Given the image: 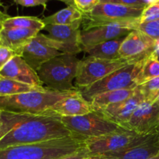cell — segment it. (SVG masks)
I'll return each instance as SVG.
<instances>
[{
	"mask_svg": "<svg viewBox=\"0 0 159 159\" xmlns=\"http://www.w3.org/2000/svg\"><path fill=\"white\" fill-rule=\"evenodd\" d=\"M48 0H14L16 4L25 7H32V6H43L45 7Z\"/></svg>",
	"mask_w": 159,
	"mask_h": 159,
	"instance_id": "d6a6232c",
	"label": "cell"
},
{
	"mask_svg": "<svg viewBox=\"0 0 159 159\" xmlns=\"http://www.w3.org/2000/svg\"><path fill=\"white\" fill-rule=\"evenodd\" d=\"M155 102H156L157 103H158V105H159V96H158V97L156 99V100H155Z\"/></svg>",
	"mask_w": 159,
	"mask_h": 159,
	"instance_id": "ab89813d",
	"label": "cell"
},
{
	"mask_svg": "<svg viewBox=\"0 0 159 159\" xmlns=\"http://www.w3.org/2000/svg\"><path fill=\"white\" fill-rule=\"evenodd\" d=\"M138 30L154 40H159V19L148 23H140Z\"/></svg>",
	"mask_w": 159,
	"mask_h": 159,
	"instance_id": "4316f807",
	"label": "cell"
},
{
	"mask_svg": "<svg viewBox=\"0 0 159 159\" xmlns=\"http://www.w3.org/2000/svg\"><path fill=\"white\" fill-rule=\"evenodd\" d=\"M123 127L139 134H158L159 105L155 101L144 100Z\"/></svg>",
	"mask_w": 159,
	"mask_h": 159,
	"instance_id": "7c38bea8",
	"label": "cell"
},
{
	"mask_svg": "<svg viewBox=\"0 0 159 159\" xmlns=\"http://www.w3.org/2000/svg\"><path fill=\"white\" fill-rule=\"evenodd\" d=\"M40 31L27 28H3L0 31L2 45L16 51L20 56L21 50L31 41Z\"/></svg>",
	"mask_w": 159,
	"mask_h": 159,
	"instance_id": "ac0fdd59",
	"label": "cell"
},
{
	"mask_svg": "<svg viewBox=\"0 0 159 159\" xmlns=\"http://www.w3.org/2000/svg\"><path fill=\"white\" fill-rule=\"evenodd\" d=\"M78 89L59 92L47 88L11 96H0V112L16 113H37L49 110L63 99L76 94Z\"/></svg>",
	"mask_w": 159,
	"mask_h": 159,
	"instance_id": "3957f363",
	"label": "cell"
},
{
	"mask_svg": "<svg viewBox=\"0 0 159 159\" xmlns=\"http://www.w3.org/2000/svg\"><path fill=\"white\" fill-rule=\"evenodd\" d=\"M91 156L92 155L89 153L88 148L85 146V147L82 148L80 150L74 152V153L54 159H89Z\"/></svg>",
	"mask_w": 159,
	"mask_h": 159,
	"instance_id": "1f68e13d",
	"label": "cell"
},
{
	"mask_svg": "<svg viewBox=\"0 0 159 159\" xmlns=\"http://www.w3.org/2000/svg\"><path fill=\"white\" fill-rule=\"evenodd\" d=\"M159 19V1L149 5L143 11L141 16V23L154 21Z\"/></svg>",
	"mask_w": 159,
	"mask_h": 159,
	"instance_id": "83f0119b",
	"label": "cell"
},
{
	"mask_svg": "<svg viewBox=\"0 0 159 159\" xmlns=\"http://www.w3.org/2000/svg\"><path fill=\"white\" fill-rule=\"evenodd\" d=\"M75 6L83 14L91 12L97 4L99 0H74Z\"/></svg>",
	"mask_w": 159,
	"mask_h": 159,
	"instance_id": "f1b7e54d",
	"label": "cell"
},
{
	"mask_svg": "<svg viewBox=\"0 0 159 159\" xmlns=\"http://www.w3.org/2000/svg\"><path fill=\"white\" fill-rule=\"evenodd\" d=\"M135 89L136 88L134 89L115 90L97 95L89 102L92 110L99 111L109 106L125 100L134 94Z\"/></svg>",
	"mask_w": 159,
	"mask_h": 159,
	"instance_id": "44dd1931",
	"label": "cell"
},
{
	"mask_svg": "<svg viewBox=\"0 0 159 159\" xmlns=\"http://www.w3.org/2000/svg\"><path fill=\"white\" fill-rule=\"evenodd\" d=\"M141 19L120 22H107L95 24L81 31L82 47L92 46L113 39L126 37L134 30H138Z\"/></svg>",
	"mask_w": 159,
	"mask_h": 159,
	"instance_id": "9c48e42d",
	"label": "cell"
},
{
	"mask_svg": "<svg viewBox=\"0 0 159 159\" xmlns=\"http://www.w3.org/2000/svg\"><path fill=\"white\" fill-rule=\"evenodd\" d=\"M0 76L34 86H43L37 71L20 56L12 57L0 71Z\"/></svg>",
	"mask_w": 159,
	"mask_h": 159,
	"instance_id": "2e32d148",
	"label": "cell"
},
{
	"mask_svg": "<svg viewBox=\"0 0 159 159\" xmlns=\"http://www.w3.org/2000/svg\"><path fill=\"white\" fill-rule=\"evenodd\" d=\"M145 8L127 6L113 3L99 2L89 13L83 14L82 30L95 24L107 22H120L141 19Z\"/></svg>",
	"mask_w": 159,
	"mask_h": 159,
	"instance_id": "30bf717a",
	"label": "cell"
},
{
	"mask_svg": "<svg viewBox=\"0 0 159 159\" xmlns=\"http://www.w3.org/2000/svg\"><path fill=\"white\" fill-rule=\"evenodd\" d=\"M128 65L124 59L107 60L88 56L79 61L75 77V85L79 89L85 88L101 80L116 70Z\"/></svg>",
	"mask_w": 159,
	"mask_h": 159,
	"instance_id": "52a82bcc",
	"label": "cell"
},
{
	"mask_svg": "<svg viewBox=\"0 0 159 159\" xmlns=\"http://www.w3.org/2000/svg\"><path fill=\"white\" fill-rule=\"evenodd\" d=\"M158 138H159V133H158Z\"/></svg>",
	"mask_w": 159,
	"mask_h": 159,
	"instance_id": "b9f144b4",
	"label": "cell"
},
{
	"mask_svg": "<svg viewBox=\"0 0 159 159\" xmlns=\"http://www.w3.org/2000/svg\"><path fill=\"white\" fill-rule=\"evenodd\" d=\"M89 159H100L99 156H96V155H92Z\"/></svg>",
	"mask_w": 159,
	"mask_h": 159,
	"instance_id": "f35d334b",
	"label": "cell"
},
{
	"mask_svg": "<svg viewBox=\"0 0 159 159\" xmlns=\"http://www.w3.org/2000/svg\"><path fill=\"white\" fill-rule=\"evenodd\" d=\"M63 53L51 48L45 40V35L39 33L30 43L21 50L20 57L37 71L40 67L53 57L61 55Z\"/></svg>",
	"mask_w": 159,
	"mask_h": 159,
	"instance_id": "4fadbf2b",
	"label": "cell"
},
{
	"mask_svg": "<svg viewBox=\"0 0 159 159\" xmlns=\"http://www.w3.org/2000/svg\"><path fill=\"white\" fill-rule=\"evenodd\" d=\"M125 37H121L92 46L82 47V50L87 53L89 56L107 60H117L120 59L119 50Z\"/></svg>",
	"mask_w": 159,
	"mask_h": 159,
	"instance_id": "ffe728a7",
	"label": "cell"
},
{
	"mask_svg": "<svg viewBox=\"0 0 159 159\" xmlns=\"http://www.w3.org/2000/svg\"><path fill=\"white\" fill-rule=\"evenodd\" d=\"M79 61L75 54H62L45 62L37 73L47 88L59 92L71 91L76 89L73 80Z\"/></svg>",
	"mask_w": 159,
	"mask_h": 159,
	"instance_id": "277c9868",
	"label": "cell"
},
{
	"mask_svg": "<svg viewBox=\"0 0 159 159\" xmlns=\"http://www.w3.org/2000/svg\"><path fill=\"white\" fill-rule=\"evenodd\" d=\"M138 87L144 95L145 100L155 102L159 96V77L144 82Z\"/></svg>",
	"mask_w": 159,
	"mask_h": 159,
	"instance_id": "484cf974",
	"label": "cell"
},
{
	"mask_svg": "<svg viewBox=\"0 0 159 159\" xmlns=\"http://www.w3.org/2000/svg\"><path fill=\"white\" fill-rule=\"evenodd\" d=\"M75 134L51 110L37 113L0 112V150Z\"/></svg>",
	"mask_w": 159,
	"mask_h": 159,
	"instance_id": "6da1fadb",
	"label": "cell"
},
{
	"mask_svg": "<svg viewBox=\"0 0 159 159\" xmlns=\"http://www.w3.org/2000/svg\"><path fill=\"white\" fill-rule=\"evenodd\" d=\"M148 159H159V152L156 154V155H155L154 156L151 157V158H149Z\"/></svg>",
	"mask_w": 159,
	"mask_h": 159,
	"instance_id": "74e56055",
	"label": "cell"
},
{
	"mask_svg": "<svg viewBox=\"0 0 159 159\" xmlns=\"http://www.w3.org/2000/svg\"><path fill=\"white\" fill-rule=\"evenodd\" d=\"M45 24L43 20L34 16L9 17L4 22L3 28H27V29L42 30Z\"/></svg>",
	"mask_w": 159,
	"mask_h": 159,
	"instance_id": "cb8c5ba5",
	"label": "cell"
},
{
	"mask_svg": "<svg viewBox=\"0 0 159 159\" xmlns=\"http://www.w3.org/2000/svg\"><path fill=\"white\" fill-rule=\"evenodd\" d=\"M43 86H34L0 76V96H11L34 91H43Z\"/></svg>",
	"mask_w": 159,
	"mask_h": 159,
	"instance_id": "603a6c76",
	"label": "cell"
},
{
	"mask_svg": "<svg viewBox=\"0 0 159 159\" xmlns=\"http://www.w3.org/2000/svg\"><path fill=\"white\" fill-rule=\"evenodd\" d=\"M58 1H61L63 2H65V4L68 5V6H75V3H74V0H58Z\"/></svg>",
	"mask_w": 159,
	"mask_h": 159,
	"instance_id": "d590c367",
	"label": "cell"
},
{
	"mask_svg": "<svg viewBox=\"0 0 159 159\" xmlns=\"http://www.w3.org/2000/svg\"><path fill=\"white\" fill-rule=\"evenodd\" d=\"M144 61L133 65L128 64L110 73L96 83L78 90L84 99L90 102L94 96L101 93L120 89H134L138 87L136 79L141 71Z\"/></svg>",
	"mask_w": 159,
	"mask_h": 159,
	"instance_id": "8992f818",
	"label": "cell"
},
{
	"mask_svg": "<svg viewBox=\"0 0 159 159\" xmlns=\"http://www.w3.org/2000/svg\"><path fill=\"white\" fill-rule=\"evenodd\" d=\"M99 2L113 3V4L124 5V6H134V7H146L143 0H99Z\"/></svg>",
	"mask_w": 159,
	"mask_h": 159,
	"instance_id": "4dcf8cb0",
	"label": "cell"
},
{
	"mask_svg": "<svg viewBox=\"0 0 159 159\" xmlns=\"http://www.w3.org/2000/svg\"><path fill=\"white\" fill-rule=\"evenodd\" d=\"M9 16H8L7 14L4 13L0 9V31L3 29V24H4V22L6 21L7 19L9 18Z\"/></svg>",
	"mask_w": 159,
	"mask_h": 159,
	"instance_id": "836d02e7",
	"label": "cell"
},
{
	"mask_svg": "<svg viewBox=\"0 0 159 159\" xmlns=\"http://www.w3.org/2000/svg\"><path fill=\"white\" fill-rule=\"evenodd\" d=\"M144 100V95L138 86L135 89L134 94L131 97L109 106L99 111L110 121L123 127L126 123L128 122L134 112Z\"/></svg>",
	"mask_w": 159,
	"mask_h": 159,
	"instance_id": "9a60e30c",
	"label": "cell"
},
{
	"mask_svg": "<svg viewBox=\"0 0 159 159\" xmlns=\"http://www.w3.org/2000/svg\"><path fill=\"white\" fill-rule=\"evenodd\" d=\"M157 40L148 37L139 30H134L124 38L120 45L119 54L130 65L140 63L153 54Z\"/></svg>",
	"mask_w": 159,
	"mask_h": 159,
	"instance_id": "8fae6325",
	"label": "cell"
},
{
	"mask_svg": "<svg viewBox=\"0 0 159 159\" xmlns=\"http://www.w3.org/2000/svg\"><path fill=\"white\" fill-rule=\"evenodd\" d=\"M152 136L153 135L139 134L132 130H127L97 138H87L85 145L92 155L99 156L143 144Z\"/></svg>",
	"mask_w": 159,
	"mask_h": 159,
	"instance_id": "ba28073f",
	"label": "cell"
},
{
	"mask_svg": "<svg viewBox=\"0 0 159 159\" xmlns=\"http://www.w3.org/2000/svg\"><path fill=\"white\" fill-rule=\"evenodd\" d=\"M86 138L72 134L34 144L0 150V159H54L70 155L85 147Z\"/></svg>",
	"mask_w": 159,
	"mask_h": 159,
	"instance_id": "7a4b0ae2",
	"label": "cell"
},
{
	"mask_svg": "<svg viewBox=\"0 0 159 159\" xmlns=\"http://www.w3.org/2000/svg\"><path fill=\"white\" fill-rule=\"evenodd\" d=\"M61 120L73 134L86 138H97L129 130L110 121L100 111L96 110L82 116H61Z\"/></svg>",
	"mask_w": 159,
	"mask_h": 159,
	"instance_id": "5b68a950",
	"label": "cell"
},
{
	"mask_svg": "<svg viewBox=\"0 0 159 159\" xmlns=\"http://www.w3.org/2000/svg\"><path fill=\"white\" fill-rule=\"evenodd\" d=\"M0 46H2V42H1V40H0Z\"/></svg>",
	"mask_w": 159,
	"mask_h": 159,
	"instance_id": "60d3db41",
	"label": "cell"
},
{
	"mask_svg": "<svg viewBox=\"0 0 159 159\" xmlns=\"http://www.w3.org/2000/svg\"><path fill=\"white\" fill-rule=\"evenodd\" d=\"M159 0H143V2H144V3L145 4L146 7H147L148 6H149V5L152 4V3L155 2H158Z\"/></svg>",
	"mask_w": 159,
	"mask_h": 159,
	"instance_id": "8d00e7d4",
	"label": "cell"
},
{
	"mask_svg": "<svg viewBox=\"0 0 159 159\" xmlns=\"http://www.w3.org/2000/svg\"><path fill=\"white\" fill-rule=\"evenodd\" d=\"M49 110L61 116H82L93 111L89 102L84 99L79 91L57 102Z\"/></svg>",
	"mask_w": 159,
	"mask_h": 159,
	"instance_id": "d6986e66",
	"label": "cell"
},
{
	"mask_svg": "<svg viewBox=\"0 0 159 159\" xmlns=\"http://www.w3.org/2000/svg\"><path fill=\"white\" fill-rule=\"evenodd\" d=\"M157 77H159V61L151 55L143 62L142 68L136 79L137 85L138 86Z\"/></svg>",
	"mask_w": 159,
	"mask_h": 159,
	"instance_id": "d4e9b609",
	"label": "cell"
},
{
	"mask_svg": "<svg viewBox=\"0 0 159 159\" xmlns=\"http://www.w3.org/2000/svg\"><path fill=\"white\" fill-rule=\"evenodd\" d=\"M16 55V52L13 50L2 45L0 46V71L12 57Z\"/></svg>",
	"mask_w": 159,
	"mask_h": 159,
	"instance_id": "f546056e",
	"label": "cell"
},
{
	"mask_svg": "<svg viewBox=\"0 0 159 159\" xmlns=\"http://www.w3.org/2000/svg\"><path fill=\"white\" fill-rule=\"evenodd\" d=\"M82 20L71 25H45L43 30L48 32V37L62 43L68 54L76 55L82 51L80 39Z\"/></svg>",
	"mask_w": 159,
	"mask_h": 159,
	"instance_id": "5bb4252c",
	"label": "cell"
},
{
	"mask_svg": "<svg viewBox=\"0 0 159 159\" xmlns=\"http://www.w3.org/2000/svg\"><path fill=\"white\" fill-rule=\"evenodd\" d=\"M82 20L83 13L76 6H68L42 20L45 25H71Z\"/></svg>",
	"mask_w": 159,
	"mask_h": 159,
	"instance_id": "7402d4cb",
	"label": "cell"
},
{
	"mask_svg": "<svg viewBox=\"0 0 159 159\" xmlns=\"http://www.w3.org/2000/svg\"><path fill=\"white\" fill-rule=\"evenodd\" d=\"M159 152L158 134H155L144 143L114 152L99 155L100 159H148Z\"/></svg>",
	"mask_w": 159,
	"mask_h": 159,
	"instance_id": "e0dca14e",
	"label": "cell"
},
{
	"mask_svg": "<svg viewBox=\"0 0 159 159\" xmlns=\"http://www.w3.org/2000/svg\"><path fill=\"white\" fill-rule=\"evenodd\" d=\"M152 55H153L155 57H156V58L159 61V40H157L156 49H155V52L153 53V54H152Z\"/></svg>",
	"mask_w": 159,
	"mask_h": 159,
	"instance_id": "e575fe53",
	"label": "cell"
}]
</instances>
